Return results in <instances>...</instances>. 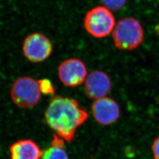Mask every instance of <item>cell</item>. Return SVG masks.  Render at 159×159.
Wrapping results in <instances>:
<instances>
[{
  "instance_id": "cell-1",
  "label": "cell",
  "mask_w": 159,
  "mask_h": 159,
  "mask_svg": "<svg viewBox=\"0 0 159 159\" xmlns=\"http://www.w3.org/2000/svg\"><path fill=\"white\" fill-rule=\"evenodd\" d=\"M44 116L47 124L58 136L71 142L77 129L87 119L88 113L76 100L55 96L50 100Z\"/></svg>"
},
{
  "instance_id": "cell-2",
  "label": "cell",
  "mask_w": 159,
  "mask_h": 159,
  "mask_svg": "<svg viewBox=\"0 0 159 159\" xmlns=\"http://www.w3.org/2000/svg\"><path fill=\"white\" fill-rule=\"evenodd\" d=\"M112 36L114 44L117 48L130 51L136 49L142 43L144 30L136 19L125 17L116 24Z\"/></svg>"
},
{
  "instance_id": "cell-3",
  "label": "cell",
  "mask_w": 159,
  "mask_h": 159,
  "mask_svg": "<svg viewBox=\"0 0 159 159\" xmlns=\"http://www.w3.org/2000/svg\"><path fill=\"white\" fill-rule=\"evenodd\" d=\"M84 25L91 36L102 39L113 32L116 21L110 10L104 6H97L87 12L84 18Z\"/></svg>"
},
{
  "instance_id": "cell-4",
  "label": "cell",
  "mask_w": 159,
  "mask_h": 159,
  "mask_svg": "<svg viewBox=\"0 0 159 159\" xmlns=\"http://www.w3.org/2000/svg\"><path fill=\"white\" fill-rule=\"evenodd\" d=\"M11 96L13 102L21 108L34 107L41 96L39 81L28 76L18 79L12 86Z\"/></svg>"
},
{
  "instance_id": "cell-5",
  "label": "cell",
  "mask_w": 159,
  "mask_h": 159,
  "mask_svg": "<svg viewBox=\"0 0 159 159\" xmlns=\"http://www.w3.org/2000/svg\"><path fill=\"white\" fill-rule=\"evenodd\" d=\"M23 50L24 56L29 61L33 63H41L50 57L53 46L51 40L45 35L35 33L25 38Z\"/></svg>"
},
{
  "instance_id": "cell-6",
  "label": "cell",
  "mask_w": 159,
  "mask_h": 159,
  "mask_svg": "<svg viewBox=\"0 0 159 159\" xmlns=\"http://www.w3.org/2000/svg\"><path fill=\"white\" fill-rule=\"evenodd\" d=\"M58 74L64 85L73 87L85 81L87 71L85 64L78 58H69L63 61L58 67Z\"/></svg>"
},
{
  "instance_id": "cell-7",
  "label": "cell",
  "mask_w": 159,
  "mask_h": 159,
  "mask_svg": "<svg viewBox=\"0 0 159 159\" xmlns=\"http://www.w3.org/2000/svg\"><path fill=\"white\" fill-rule=\"evenodd\" d=\"M93 116L100 125H112L119 118L120 108L118 104L109 97H102L95 100L91 106Z\"/></svg>"
},
{
  "instance_id": "cell-8",
  "label": "cell",
  "mask_w": 159,
  "mask_h": 159,
  "mask_svg": "<svg viewBox=\"0 0 159 159\" xmlns=\"http://www.w3.org/2000/svg\"><path fill=\"white\" fill-rule=\"evenodd\" d=\"M85 95L97 100L106 96L111 89V82L108 75L102 71H93L87 75L84 81Z\"/></svg>"
},
{
  "instance_id": "cell-9",
  "label": "cell",
  "mask_w": 159,
  "mask_h": 159,
  "mask_svg": "<svg viewBox=\"0 0 159 159\" xmlns=\"http://www.w3.org/2000/svg\"><path fill=\"white\" fill-rule=\"evenodd\" d=\"M10 159H40L42 152L37 143L31 140H21L10 148Z\"/></svg>"
},
{
  "instance_id": "cell-10",
  "label": "cell",
  "mask_w": 159,
  "mask_h": 159,
  "mask_svg": "<svg viewBox=\"0 0 159 159\" xmlns=\"http://www.w3.org/2000/svg\"><path fill=\"white\" fill-rule=\"evenodd\" d=\"M42 159H69L68 154L64 148L51 146L42 153Z\"/></svg>"
},
{
  "instance_id": "cell-11",
  "label": "cell",
  "mask_w": 159,
  "mask_h": 159,
  "mask_svg": "<svg viewBox=\"0 0 159 159\" xmlns=\"http://www.w3.org/2000/svg\"><path fill=\"white\" fill-rule=\"evenodd\" d=\"M105 7L112 11H118L125 6L127 0H101Z\"/></svg>"
},
{
  "instance_id": "cell-12",
  "label": "cell",
  "mask_w": 159,
  "mask_h": 159,
  "mask_svg": "<svg viewBox=\"0 0 159 159\" xmlns=\"http://www.w3.org/2000/svg\"><path fill=\"white\" fill-rule=\"evenodd\" d=\"M39 83L41 93L52 95L54 94V88L50 80L47 79L40 80H39Z\"/></svg>"
},
{
  "instance_id": "cell-13",
  "label": "cell",
  "mask_w": 159,
  "mask_h": 159,
  "mask_svg": "<svg viewBox=\"0 0 159 159\" xmlns=\"http://www.w3.org/2000/svg\"><path fill=\"white\" fill-rule=\"evenodd\" d=\"M152 148L154 159H159V137L154 140Z\"/></svg>"
}]
</instances>
